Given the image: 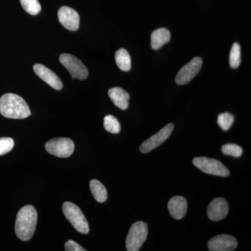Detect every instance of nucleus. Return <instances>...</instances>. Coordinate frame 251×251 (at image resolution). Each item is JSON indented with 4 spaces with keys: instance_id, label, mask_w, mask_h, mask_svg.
Returning a JSON list of instances; mask_svg holds the SVG:
<instances>
[{
    "instance_id": "1",
    "label": "nucleus",
    "mask_w": 251,
    "mask_h": 251,
    "mask_svg": "<svg viewBox=\"0 0 251 251\" xmlns=\"http://www.w3.org/2000/svg\"><path fill=\"white\" fill-rule=\"evenodd\" d=\"M0 113L6 118L21 120L30 116L31 111L22 97L8 93L0 98Z\"/></svg>"
},
{
    "instance_id": "2",
    "label": "nucleus",
    "mask_w": 251,
    "mask_h": 251,
    "mask_svg": "<svg viewBox=\"0 0 251 251\" xmlns=\"http://www.w3.org/2000/svg\"><path fill=\"white\" fill-rule=\"evenodd\" d=\"M37 219V212L34 206H25L20 209L16 216L15 230L21 240L27 242L32 238L35 232Z\"/></svg>"
},
{
    "instance_id": "3",
    "label": "nucleus",
    "mask_w": 251,
    "mask_h": 251,
    "mask_svg": "<svg viewBox=\"0 0 251 251\" xmlns=\"http://www.w3.org/2000/svg\"><path fill=\"white\" fill-rule=\"evenodd\" d=\"M63 213L73 227L77 232L82 234H87L90 231L89 224L80 208L74 203L66 202L63 204Z\"/></svg>"
},
{
    "instance_id": "4",
    "label": "nucleus",
    "mask_w": 251,
    "mask_h": 251,
    "mask_svg": "<svg viewBox=\"0 0 251 251\" xmlns=\"http://www.w3.org/2000/svg\"><path fill=\"white\" fill-rule=\"evenodd\" d=\"M148 226L146 223L138 221L130 227L126 239V247L128 251H138L146 241Z\"/></svg>"
},
{
    "instance_id": "5",
    "label": "nucleus",
    "mask_w": 251,
    "mask_h": 251,
    "mask_svg": "<svg viewBox=\"0 0 251 251\" xmlns=\"http://www.w3.org/2000/svg\"><path fill=\"white\" fill-rule=\"evenodd\" d=\"M193 163L203 173L214 176L227 177L229 175V170L218 160L207 157H196L193 160Z\"/></svg>"
},
{
    "instance_id": "6",
    "label": "nucleus",
    "mask_w": 251,
    "mask_h": 251,
    "mask_svg": "<svg viewBox=\"0 0 251 251\" xmlns=\"http://www.w3.org/2000/svg\"><path fill=\"white\" fill-rule=\"evenodd\" d=\"M74 143L66 138H54L46 144V150L50 154L59 158H68L74 151Z\"/></svg>"
},
{
    "instance_id": "7",
    "label": "nucleus",
    "mask_w": 251,
    "mask_h": 251,
    "mask_svg": "<svg viewBox=\"0 0 251 251\" xmlns=\"http://www.w3.org/2000/svg\"><path fill=\"white\" fill-rule=\"evenodd\" d=\"M61 64L69 71L73 78L85 80L88 76V70L80 59L70 54L64 53L59 57Z\"/></svg>"
},
{
    "instance_id": "8",
    "label": "nucleus",
    "mask_w": 251,
    "mask_h": 251,
    "mask_svg": "<svg viewBox=\"0 0 251 251\" xmlns=\"http://www.w3.org/2000/svg\"><path fill=\"white\" fill-rule=\"evenodd\" d=\"M202 66V58L200 57H194L180 69L175 77V82L178 85H186L197 75Z\"/></svg>"
},
{
    "instance_id": "9",
    "label": "nucleus",
    "mask_w": 251,
    "mask_h": 251,
    "mask_svg": "<svg viewBox=\"0 0 251 251\" xmlns=\"http://www.w3.org/2000/svg\"><path fill=\"white\" fill-rule=\"evenodd\" d=\"M174 127V125L171 123L168 124L166 126L163 127L158 133L150 137V138L142 143L140 148V151L143 153H147L158 148L159 145L164 143L171 136Z\"/></svg>"
},
{
    "instance_id": "10",
    "label": "nucleus",
    "mask_w": 251,
    "mask_h": 251,
    "mask_svg": "<svg viewBox=\"0 0 251 251\" xmlns=\"http://www.w3.org/2000/svg\"><path fill=\"white\" fill-rule=\"evenodd\" d=\"M237 240L233 236L220 234L211 238L207 243L210 251H232L237 249Z\"/></svg>"
},
{
    "instance_id": "11",
    "label": "nucleus",
    "mask_w": 251,
    "mask_h": 251,
    "mask_svg": "<svg viewBox=\"0 0 251 251\" xmlns=\"http://www.w3.org/2000/svg\"><path fill=\"white\" fill-rule=\"evenodd\" d=\"M59 23L66 29L70 31H77L80 25V16L75 10L62 6L58 11Z\"/></svg>"
},
{
    "instance_id": "12",
    "label": "nucleus",
    "mask_w": 251,
    "mask_h": 251,
    "mask_svg": "<svg viewBox=\"0 0 251 251\" xmlns=\"http://www.w3.org/2000/svg\"><path fill=\"white\" fill-rule=\"evenodd\" d=\"M229 206L227 201L222 198L213 200L207 207V216L211 221H219L227 216Z\"/></svg>"
},
{
    "instance_id": "13",
    "label": "nucleus",
    "mask_w": 251,
    "mask_h": 251,
    "mask_svg": "<svg viewBox=\"0 0 251 251\" xmlns=\"http://www.w3.org/2000/svg\"><path fill=\"white\" fill-rule=\"evenodd\" d=\"M34 72L41 80L46 82L52 88L56 90H61L63 83L60 78L52 70L41 64H36L34 66Z\"/></svg>"
},
{
    "instance_id": "14",
    "label": "nucleus",
    "mask_w": 251,
    "mask_h": 251,
    "mask_svg": "<svg viewBox=\"0 0 251 251\" xmlns=\"http://www.w3.org/2000/svg\"><path fill=\"white\" fill-rule=\"evenodd\" d=\"M168 208L172 217L176 220L183 219L187 212V201L181 196H175L168 202Z\"/></svg>"
},
{
    "instance_id": "15",
    "label": "nucleus",
    "mask_w": 251,
    "mask_h": 251,
    "mask_svg": "<svg viewBox=\"0 0 251 251\" xmlns=\"http://www.w3.org/2000/svg\"><path fill=\"white\" fill-rule=\"evenodd\" d=\"M108 96L117 108L125 110L128 108L130 96L120 87H113L108 91Z\"/></svg>"
},
{
    "instance_id": "16",
    "label": "nucleus",
    "mask_w": 251,
    "mask_h": 251,
    "mask_svg": "<svg viewBox=\"0 0 251 251\" xmlns=\"http://www.w3.org/2000/svg\"><path fill=\"white\" fill-rule=\"evenodd\" d=\"M171 32L166 28H159L151 33V46L153 50L161 49L171 41Z\"/></svg>"
},
{
    "instance_id": "17",
    "label": "nucleus",
    "mask_w": 251,
    "mask_h": 251,
    "mask_svg": "<svg viewBox=\"0 0 251 251\" xmlns=\"http://www.w3.org/2000/svg\"><path fill=\"white\" fill-rule=\"evenodd\" d=\"M90 187L91 192L93 195L94 199L99 203H103L108 199V192L106 188L100 181L93 179L90 181Z\"/></svg>"
},
{
    "instance_id": "18",
    "label": "nucleus",
    "mask_w": 251,
    "mask_h": 251,
    "mask_svg": "<svg viewBox=\"0 0 251 251\" xmlns=\"http://www.w3.org/2000/svg\"><path fill=\"white\" fill-rule=\"evenodd\" d=\"M115 61L119 69L128 72L131 69V59L128 51L125 49L118 50L115 53Z\"/></svg>"
},
{
    "instance_id": "19",
    "label": "nucleus",
    "mask_w": 251,
    "mask_h": 251,
    "mask_svg": "<svg viewBox=\"0 0 251 251\" xmlns=\"http://www.w3.org/2000/svg\"><path fill=\"white\" fill-rule=\"evenodd\" d=\"M103 126L105 129L110 133L117 134L121 130V126L118 120L112 115H107L104 118Z\"/></svg>"
},
{
    "instance_id": "20",
    "label": "nucleus",
    "mask_w": 251,
    "mask_h": 251,
    "mask_svg": "<svg viewBox=\"0 0 251 251\" xmlns=\"http://www.w3.org/2000/svg\"><path fill=\"white\" fill-rule=\"evenodd\" d=\"M23 9L32 16L39 14L41 10L40 3L38 0H20Z\"/></svg>"
},
{
    "instance_id": "21",
    "label": "nucleus",
    "mask_w": 251,
    "mask_h": 251,
    "mask_svg": "<svg viewBox=\"0 0 251 251\" xmlns=\"http://www.w3.org/2000/svg\"><path fill=\"white\" fill-rule=\"evenodd\" d=\"M241 64V47L238 43H234L229 54V65L232 69H237Z\"/></svg>"
},
{
    "instance_id": "22",
    "label": "nucleus",
    "mask_w": 251,
    "mask_h": 251,
    "mask_svg": "<svg viewBox=\"0 0 251 251\" xmlns=\"http://www.w3.org/2000/svg\"><path fill=\"white\" fill-rule=\"evenodd\" d=\"M234 117L232 114L229 112H224V113L220 114L218 116L217 123L221 129L227 131L233 124Z\"/></svg>"
},
{
    "instance_id": "23",
    "label": "nucleus",
    "mask_w": 251,
    "mask_h": 251,
    "mask_svg": "<svg viewBox=\"0 0 251 251\" xmlns=\"http://www.w3.org/2000/svg\"><path fill=\"white\" fill-rule=\"evenodd\" d=\"M221 151L225 155H229L234 158H239L243 153V149L236 144H226L222 147Z\"/></svg>"
},
{
    "instance_id": "24",
    "label": "nucleus",
    "mask_w": 251,
    "mask_h": 251,
    "mask_svg": "<svg viewBox=\"0 0 251 251\" xmlns=\"http://www.w3.org/2000/svg\"><path fill=\"white\" fill-rule=\"evenodd\" d=\"M14 141L12 138L8 137L0 138V156L9 153L14 148Z\"/></svg>"
},
{
    "instance_id": "25",
    "label": "nucleus",
    "mask_w": 251,
    "mask_h": 251,
    "mask_svg": "<svg viewBox=\"0 0 251 251\" xmlns=\"http://www.w3.org/2000/svg\"><path fill=\"white\" fill-rule=\"evenodd\" d=\"M64 247H65V251H86L85 249L73 240L68 241Z\"/></svg>"
}]
</instances>
